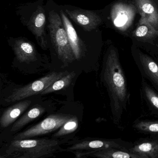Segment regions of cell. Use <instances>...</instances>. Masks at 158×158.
Returning a JSON list of instances; mask_svg holds the SVG:
<instances>
[{
  "label": "cell",
  "instance_id": "1",
  "mask_svg": "<svg viewBox=\"0 0 158 158\" xmlns=\"http://www.w3.org/2000/svg\"><path fill=\"white\" fill-rule=\"evenodd\" d=\"M104 77L109 89L115 111L122 110L127 101L125 78L116 50H110L105 63Z\"/></svg>",
  "mask_w": 158,
  "mask_h": 158
},
{
  "label": "cell",
  "instance_id": "2",
  "mask_svg": "<svg viewBox=\"0 0 158 158\" xmlns=\"http://www.w3.org/2000/svg\"><path fill=\"white\" fill-rule=\"evenodd\" d=\"M59 145L58 141L53 139L14 140L6 153L15 158H44L52 156Z\"/></svg>",
  "mask_w": 158,
  "mask_h": 158
},
{
  "label": "cell",
  "instance_id": "3",
  "mask_svg": "<svg viewBox=\"0 0 158 158\" xmlns=\"http://www.w3.org/2000/svg\"><path fill=\"white\" fill-rule=\"evenodd\" d=\"M50 36L59 58L65 62L71 63L76 60L69 41L61 17L53 11L49 14Z\"/></svg>",
  "mask_w": 158,
  "mask_h": 158
},
{
  "label": "cell",
  "instance_id": "4",
  "mask_svg": "<svg viewBox=\"0 0 158 158\" xmlns=\"http://www.w3.org/2000/svg\"><path fill=\"white\" fill-rule=\"evenodd\" d=\"M64 72H53L25 86L15 89L5 99L7 103L20 101L31 96L41 94L57 80L63 77Z\"/></svg>",
  "mask_w": 158,
  "mask_h": 158
},
{
  "label": "cell",
  "instance_id": "5",
  "mask_svg": "<svg viewBox=\"0 0 158 158\" xmlns=\"http://www.w3.org/2000/svg\"><path fill=\"white\" fill-rule=\"evenodd\" d=\"M73 116L66 114L50 115L38 124L18 134L15 140H23L43 135L60 129Z\"/></svg>",
  "mask_w": 158,
  "mask_h": 158
},
{
  "label": "cell",
  "instance_id": "6",
  "mask_svg": "<svg viewBox=\"0 0 158 158\" xmlns=\"http://www.w3.org/2000/svg\"><path fill=\"white\" fill-rule=\"evenodd\" d=\"M66 13L70 19L85 31H91L95 29L102 22L100 17L91 10L66 9Z\"/></svg>",
  "mask_w": 158,
  "mask_h": 158
},
{
  "label": "cell",
  "instance_id": "7",
  "mask_svg": "<svg viewBox=\"0 0 158 158\" xmlns=\"http://www.w3.org/2000/svg\"><path fill=\"white\" fill-rule=\"evenodd\" d=\"M45 12L42 6H39L32 15L27 24L28 29L35 36L39 44L44 49L45 48L46 46L45 31Z\"/></svg>",
  "mask_w": 158,
  "mask_h": 158
},
{
  "label": "cell",
  "instance_id": "8",
  "mask_svg": "<svg viewBox=\"0 0 158 158\" xmlns=\"http://www.w3.org/2000/svg\"><path fill=\"white\" fill-rule=\"evenodd\" d=\"M109 148H119L123 149L124 148L118 144L113 141H103V140H93V141H83L81 143L75 144L74 145L68 148L69 151H85L88 153L109 149Z\"/></svg>",
  "mask_w": 158,
  "mask_h": 158
},
{
  "label": "cell",
  "instance_id": "9",
  "mask_svg": "<svg viewBox=\"0 0 158 158\" xmlns=\"http://www.w3.org/2000/svg\"><path fill=\"white\" fill-rule=\"evenodd\" d=\"M60 16L67 34L69 41L74 56L76 60H79L81 57L83 52L82 42L79 38L72 23L70 22L66 14L62 11H60Z\"/></svg>",
  "mask_w": 158,
  "mask_h": 158
},
{
  "label": "cell",
  "instance_id": "10",
  "mask_svg": "<svg viewBox=\"0 0 158 158\" xmlns=\"http://www.w3.org/2000/svg\"><path fill=\"white\" fill-rule=\"evenodd\" d=\"M13 49L17 58L20 62L29 63L37 59L35 47L29 42L22 39L16 40Z\"/></svg>",
  "mask_w": 158,
  "mask_h": 158
},
{
  "label": "cell",
  "instance_id": "11",
  "mask_svg": "<svg viewBox=\"0 0 158 158\" xmlns=\"http://www.w3.org/2000/svg\"><path fill=\"white\" fill-rule=\"evenodd\" d=\"M31 104L30 100L20 101L6 110L0 119L2 128H6L15 121Z\"/></svg>",
  "mask_w": 158,
  "mask_h": 158
},
{
  "label": "cell",
  "instance_id": "12",
  "mask_svg": "<svg viewBox=\"0 0 158 158\" xmlns=\"http://www.w3.org/2000/svg\"><path fill=\"white\" fill-rule=\"evenodd\" d=\"M142 15L156 29H158V11L151 0H135Z\"/></svg>",
  "mask_w": 158,
  "mask_h": 158
},
{
  "label": "cell",
  "instance_id": "13",
  "mask_svg": "<svg viewBox=\"0 0 158 158\" xmlns=\"http://www.w3.org/2000/svg\"><path fill=\"white\" fill-rule=\"evenodd\" d=\"M139 62L144 73L158 86V65L147 55L141 52Z\"/></svg>",
  "mask_w": 158,
  "mask_h": 158
},
{
  "label": "cell",
  "instance_id": "14",
  "mask_svg": "<svg viewBox=\"0 0 158 158\" xmlns=\"http://www.w3.org/2000/svg\"><path fill=\"white\" fill-rule=\"evenodd\" d=\"M129 151L143 158H158V142L142 143L130 148Z\"/></svg>",
  "mask_w": 158,
  "mask_h": 158
},
{
  "label": "cell",
  "instance_id": "15",
  "mask_svg": "<svg viewBox=\"0 0 158 158\" xmlns=\"http://www.w3.org/2000/svg\"><path fill=\"white\" fill-rule=\"evenodd\" d=\"M45 111V109L41 106L32 108L18 120L17 121L11 128V132H15L21 129L25 125L40 117Z\"/></svg>",
  "mask_w": 158,
  "mask_h": 158
},
{
  "label": "cell",
  "instance_id": "16",
  "mask_svg": "<svg viewBox=\"0 0 158 158\" xmlns=\"http://www.w3.org/2000/svg\"><path fill=\"white\" fill-rule=\"evenodd\" d=\"M97 158H143L134 153L118 150L116 148H109L99 150L85 154Z\"/></svg>",
  "mask_w": 158,
  "mask_h": 158
},
{
  "label": "cell",
  "instance_id": "17",
  "mask_svg": "<svg viewBox=\"0 0 158 158\" xmlns=\"http://www.w3.org/2000/svg\"><path fill=\"white\" fill-rule=\"evenodd\" d=\"M158 30L151 25L146 19L142 18L140 20V24L135 31V35L137 38H153L157 36Z\"/></svg>",
  "mask_w": 158,
  "mask_h": 158
},
{
  "label": "cell",
  "instance_id": "18",
  "mask_svg": "<svg viewBox=\"0 0 158 158\" xmlns=\"http://www.w3.org/2000/svg\"><path fill=\"white\" fill-rule=\"evenodd\" d=\"M75 76L76 74L75 72H72L65 76H63L60 79L54 82L48 88L42 92L41 94L42 95L47 94L68 87L71 83Z\"/></svg>",
  "mask_w": 158,
  "mask_h": 158
},
{
  "label": "cell",
  "instance_id": "19",
  "mask_svg": "<svg viewBox=\"0 0 158 158\" xmlns=\"http://www.w3.org/2000/svg\"><path fill=\"white\" fill-rule=\"evenodd\" d=\"M119 7L117 10H112V16L114 24L121 27L128 25L131 21V15H129L127 6Z\"/></svg>",
  "mask_w": 158,
  "mask_h": 158
},
{
  "label": "cell",
  "instance_id": "20",
  "mask_svg": "<svg viewBox=\"0 0 158 158\" xmlns=\"http://www.w3.org/2000/svg\"><path fill=\"white\" fill-rule=\"evenodd\" d=\"M79 126V120L76 116H73L67 121L60 130L54 135V137H60L73 132L77 130Z\"/></svg>",
  "mask_w": 158,
  "mask_h": 158
},
{
  "label": "cell",
  "instance_id": "21",
  "mask_svg": "<svg viewBox=\"0 0 158 158\" xmlns=\"http://www.w3.org/2000/svg\"><path fill=\"white\" fill-rule=\"evenodd\" d=\"M137 130L149 133H158V122L142 121L135 125Z\"/></svg>",
  "mask_w": 158,
  "mask_h": 158
},
{
  "label": "cell",
  "instance_id": "22",
  "mask_svg": "<svg viewBox=\"0 0 158 158\" xmlns=\"http://www.w3.org/2000/svg\"><path fill=\"white\" fill-rule=\"evenodd\" d=\"M145 94L147 98L148 101L151 104L158 109V95L150 88L147 85L145 84L143 85Z\"/></svg>",
  "mask_w": 158,
  "mask_h": 158
}]
</instances>
